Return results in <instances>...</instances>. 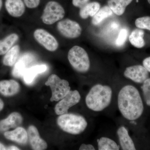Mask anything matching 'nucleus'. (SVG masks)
Segmentation results:
<instances>
[{"mask_svg":"<svg viewBox=\"0 0 150 150\" xmlns=\"http://www.w3.org/2000/svg\"><path fill=\"white\" fill-rule=\"evenodd\" d=\"M118 105L121 114L129 121L138 119L144 112V104L139 92L130 85L124 86L119 92Z\"/></svg>","mask_w":150,"mask_h":150,"instance_id":"nucleus-1","label":"nucleus"},{"mask_svg":"<svg viewBox=\"0 0 150 150\" xmlns=\"http://www.w3.org/2000/svg\"><path fill=\"white\" fill-rule=\"evenodd\" d=\"M112 90L109 86L97 84L93 86L86 97V103L89 109L100 112L108 107L111 103Z\"/></svg>","mask_w":150,"mask_h":150,"instance_id":"nucleus-2","label":"nucleus"},{"mask_svg":"<svg viewBox=\"0 0 150 150\" xmlns=\"http://www.w3.org/2000/svg\"><path fill=\"white\" fill-rule=\"evenodd\" d=\"M57 123L63 131L73 135L81 134L88 126L87 121L83 116L74 113L60 115L57 119Z\"/></svg>","mask_w":150,"mask_h":150,"instance_id":"nucleus-3","label":"nucleus"},{"mask_svg":"<svg viewBox=\"0 0 150 150\" xmlns=\"http://www.w3.org/2000/svg\"><path fill=\"white\" fill-rule=\"evenodd\" d=\"M68 60L72 67L80 73H86L89 69L90 61L88 54L84 49L75 46L68 53Z\"/></svg>","mask_w":150,"mask_h":150,"instance_id":"nucleus-4","label":"nucleus"},{"mask_svg":"<svg viewBox=\"0 0 150 150\" xmlns=\"http://www.w3.org/2000/svg\"><path fill=\"white\" fill-rule=\"evenodd\" d=\"M45 85L49 86L52 91L51 101H58L61 100L70 91L71 88L69 82L61 79L56 74H52L49 77Z\"/></svg>","mask_w":150,"mask_h":150,"instance_id":"nucleus-5","label":"nucleus"},{"mask_svg":"<svg viewBox=\"0 0 150 150\" xmlns=\"http://www.w3.org/2000/svg\"><path fill=\"white\" fill-rule=\"evenodd\" d=\"M65 15L64 9L60 4L50 1L45 6L41 19L45 24L52 25L62 20Z\"/></svg>","mask_w":150,"mask_h":150,"instance_id":"nucleus-6","label":"nucleus"},{"mask_svg":"<svg viewBox=\"0 0 150 150\" xmlns=\"http://www.w3.org/2000/svg\"><path fill=\"white\" fill-rule=\"evenodd\" d=\"M57 28L63 36L70 39L77 38L81 34L80 25L76 22L69 19H65L59 22Z\"/></svg>","mask_w":150,"mask_h":150,"instance_id":"nucleus-7","label":"nucleus"},{"mask_svg":"<svg viewBox=\"0 0 150 150\" xmlns=\"http://www.w3.org/2000/svg\"><path fill=\"white\" fill-rule=\"evenodd\" d=\"M81 97L77 90L70 91L67 95L57 103L55 108L56 114L61 115L68 113L70 108L77 104L80 101Z\"/></svg>","mask_w":150,"mask_h":150,"instance_id":"nucleus-8","label":"nucleus"},{"mask_svg":"<svg viewBox=\"0 0 150 150\" xmlns=\"http://www.w3.org/2000/svg\"><path fill=\"white\" fill-rule=\"evenodd\" d=\"M35 40L48 51L54 52L57 50L59 44L57 40L47 30L37 29L33 33Z\"/></svg>","mask_w":150,"mask_h":150,"instance_id":"nucleus-9","label":"nucleus"},{"mask_svg":"<svg viewBox=\"0 0 150 150\" xmlns=\"http://www.w3.org/2000/svg\"><path fill=\"white\" fill-rule=\"evenodd\" d=\"M124 75L126 78L139 83H143L149 77L148 70L141 65L127 67L124 71Z\"/></svg>","mask_w":150,"mask_h":150,"instance_id":"nucleus-10","label":"nucleus"},{"mask_svg":"<svg viewBox=\"0 0 150 150\" xmlns=\"http://www.w3.org/2000/svg\"><path fill=\"white\" fill-rule=\"evenodd\" d=\"M34 60V57L31 54L26 53L22 55L15 64L12 72L13 76L16 78H23L24 73Z\"/></svg>","mask_w":150,"mask_h":150,"instance_id":"nucleus-11","label":"nucleus"},{"mask_svg":"<svg viewBox=\"0 0 150 150\" xmlns=\"http://www.w3.org/2000/svg\"><path fill=\"white\" fill-rule=\"evenodd\" d=\"M28 134L30 143L33 150H45L47 148V144L40 137L39 132L35 126L31 125L28 129Z\"/></svg>","mask_w":150,"mask_h":150,"instance_id":"nucleus-12","label":"nucleus"},{"mask_svg":"<svg viewBox=\"0 0 150 150\" xmlns=\"http://www.w3.org/2000/svg\"><path fill=\"white\" fill-rule=\"evenodd\" d=\"M47 69L48 67L45 64L35 65L29 67L23 76L25 83L27 85H32L37 76L46 72Z\"/></svg>","mask_w":150,"mask_h":150,"instance_id":"nucleus-13","label":"nucleus"},{"mask_svg":"<svg viewBox=\"0 0 150 150\" xmlns=\"http://www.w3.org/2000/svg\"><path fill=\"white\" fill-rule=\"evenodd\" d=\"M22 121V117L19 113L12 112L7 118L0 121V132H4L11 128H16L21 124Z\"/></svg>","mask_w":150,"mask_h":150,"instance_id":"nucleus-14","label":"nucleus"},{"mask_svg":"<svg viewBox=\"0 0 150 150\" xmlns=\"http://www.w3.org/2000/svg\"><path fill=\"white\" fill-rule=\"evenodd\" d=\"M4 136L8 139L21 144H25L28 141V132L22 127H17L12 131H6L4 133Z\"/></svg>","mask_w":150,"mask_h":150,"instance_id":"nucleus-15","label":"nucleus"},{"mask_svg":"<svg viewBox=\"0 0 150 150\" xmlns=\"http://www.w3.org/2000/svg\"><path fill=\"white\" fill-rule=\"evenodd\" d=\"M6 8L11 16H21L25 11V6L22 0H6Z\"/></svg>","mask_w":150,"mask_h":150,"instance_id":"nucleus-16","label":"nucleus"},{"mask_svg":"<svg viewBox=\"0 0 150 150\" xmlns=\"http://www.w3.org/2000/svg\"><path fill=\"white\" fill-rule=\"evenodd\" d=\"M121 149L123 150H136L133 140L129 136V132L126 127L122 126L117 131Z\"/></svg>","mask_w":150,"mask_h":150,"instance_id":"nucleus-17","label":"nucleus"},{"mask_svg":"<svg viewBox=\"0 0 150 150\" xmlns=\"http://www.w3.org/2000/svg\"><path fill=\"white\" fill-rule=\"evenodd\" d=\"M20 86L13 80L0 81V93L5 96H11L19 91Z\"/></svg>","mask_w":150,"mask_h":150,"instance_id":"nucleus-18","label":"nucleus"},{"mask_svg":"<svg viewBox=\"0 0 150 150\" xmlns=\"http://www.w3.org/2000/svg\"><path fill=\"white\" fill-rule=\"evenodd\" d=\"M133 0H108V4L112 12L118 16H121L125 12L126 7Z\"/></svg>","mask_w":150,"mask_h":150,"instance_id":"nucleus-19","label":"nucleus"},{"mask_svg":"<svg viewBox=\"0 0 150 150\" xmlns=\"http://www.w3.org/2000/svg\"><path fill=\"white\" fill-rule=\"evenodd\" d=\"M20 48L18 45L12 47L5 54L3 60L4 64L8 67H12L15 65L19 56Z\"/></svg>","mask_w":150,"mask_h":150,"instance_id":"nucleus-20","label":"nucleus"},{"mask_svg":"<svg viewBox=\"0 0 150 150\" xmlns=\"http://www.w3.org/2000/svg\"><path fill=\"white\" fill-rule=\"evenodd\" d=\"M99 3L96 2L88 3L80 8L79 15L81 18L86 19L88 16L93 17L100 9Z\"/></svg>","mask_w":150,"mask_h":150,"instance_id":"nucleus-21","label":"nucleus"},{"mask_svg":"<svg viewBox=\"0 0 150 150\" xmlns=\"http://www.w3.org/2000/svg\"><path fill=\"white\" fill-rule=\"evenodd\" d=\"M18 38V35L16 33H12L0 40V55L5 54L13 47Z\"/></svg>","mask_w":150,"mask_h":150,"instance_id":"nucleus-22","label":"nucleus"},{"mask_svg":"<svg viewBox=\"0 0 150 150\" xmlns=\"http://www.w3.org/2000/svg\"><path fill=\"white\" fill-rule=\"evenodd\" d=\"M144 32L142 29H136L131 32L129 36V40L133 46L137 48H142L144 46Z\"/></svg>","mask_w":150,"mask_h":150,"instance_id":"nucleus-23","label":"nucleus"},{"mask_svg":"<svg viewBox=\"0 0 150 150\" xmlns=\"http://www.w3.org/2000/svg\"><path fill=\"white\" fill-rule=\"evenodd\" d=\"M112 14V11L109 7L104 6L100 8L97 13L93 17L92 23L93 25H98L105 18L111 16Z\"/></svg>","mask_w":150,"mask_h":150,"instance_id":"nucleus-24","label":"nucleus"},{"mask_svg":"<svg viewBox=\"0 0 150 150\" xmlns=\"http://www.w3.org/2000/svg\"><path fill=\"white\" fill-rule=\"evenodd\" d=\"M99 150H118L119 146L115 141L107 137H103L98 140Z\"/></svg>","mask_w":150,"mask_h":150,"instance_id":"nucleus-25","label":"nucleus"},{"mask_svg":"<svg viewBox=\"0 0 150 150\" xmlns=\"http://www.w3.org/2000/svg\"><path fill=\"white\" fill-rule=\"evenodd\" d=\"M142 88L146 104L150 106V79L148 78L143 83Z\"/></svg>","mask_w":150,"mask_h":150,"instance_id":"nucleus-26","label":"nucleus"},{"mask_svg":"<svg viewBox=\"0 0 150 150\" xmlns=\"http://www.w3.org/2000/svg\"><path fill=\"white\" fill-rule=\"evenodd\" d=\"M135 25L138 28L150 31V17H142L137 18L135 21Z\"/></svg>","mask_w":150,"mask_h":150,"instance_id":"nucleus-27","label":"nucleus"},{"mask_svg":"<svg viewBox=\"0 0 150 150\" xmlns=\"http://www.w3.org/2000/svg\"><path fill=\"white\" fill-rule=\"evenodd\" d=\"M128 35V31L126 28H122L118 34V38L116 40V45L118 46H123L126 41Z\"/></svg>","mask_w":150,"mask_h":150,"instance_id":"nucleus-28","label":"nucleus"},{"mask_svg":"<svg viewBox=\"0 0 150 150\" xmlns=\"http://www.w3.org/2000/svg\"><path fill=\"white\" fill-rule=\"evenodd\" d=\"M25 5L30 8H36L40 3V0H23Z\"/></svg>","mask_w":150,"mask_h":150,"instance_id":"nucleus-29","label":"nucleus"},{"mask_svg":"<svg viewBox=\"0 0 150 150\" xmlns=\"http://www.w3.org/2000/svg\"><path fill=\"white\" fill-rule=\"evenodd\" d=\"M90 0H72L73 5L76 7L81 8L89 3Z\"/></svg>","mask_w":150,"mask_h":150,"instance_id":"nucleus-30","label":"nucleus"},{"mask_svg":"<svg viewBox=\"0 0 150 150\" xmlns=\"http://www.w3.org/2000/svg\"><path fill=\"white\" fill-rule=\"evenodd\" d=\"M79 149L80 150H95L94 147L91 144H82Z\"/></svg>","mask_w":150,"mask_h":150,"instance_id":"nucleus-31","label":"nucleus"},{"mask_svg":"<svg viewBox=\"0 0 150 150\" xmlns=\"http://www.w3.org/2000/svg\"><path fill=\"white\" fill-rule=\"evenodd\" d=\"M143 66L150 72V57L146 58L143 62Z\"/></svg>","mask_w":150,"mask_h":150,"instance_id":"nucleus-32","label":"nucleus"},{"mask_svg":"<svg viewBox=\"0 0 150 150\" xmlns=\"http://www.w3.org/2000/svg\"><path fill=\"white\" fill-rule=\"evenodd\" d=\"M6 150H19V149L16 146H13L7 148Z\"/></svg>","mask_w":150,"mask_h":150,"instance_id":"nucleus-33","label":"nucleus"},{"mask_svg":"<svg viewBox=\"0 0 150 150\" xmlns=\"http://www.w3.org/2000/svg\"><path fill=\"white\" fill-rule=\"evenodd\" d=\"M4 107V103L3 102V100L0 98V111H1Z\"/></svg>","mask_w":150,"mask_h":150,"instance_id":"nucleus-34","label":"nucleus"},{"mask_svg":"<svg viewBox=\"0 0 150 150\" xmlns=\"http://www.w3.org/2000/svg\"><path fill=\"white\" fill-rule=\"evenodd\" d=\"M0 150H6V148L1 143H0Z\"/></svg>","mask_w":150,"mask_h":150,"instance_id":"nucleus-35","label":"nucleus"},{"mask_svg":"<svg viewBox=\"0 0 150 150\" xmlns=\"http://www.w3.org/2000/svg\"><path fill=\"white\" fill-rule=\"evenodd\" d=\"M3 5V1L2 0H0V11L2 8Z\"/></svg>","mask_w":150,"mask_h":150,"instance_id":"nucleus-36","label":"nucleus"},{"mask_svg":"<svg viewBox=\"0 0 150 150\" xmlns=\"http://www.w3.org/2000/svg\"><path fill=\"white\" fill-rule=\"evenodd\" d=\"M148 1L150 4V0H148Z\"/></svg>","mask_w":150,"mask_h":150,"instance_id":"nucleus-37","label":"nucleus"}]
</instances>
